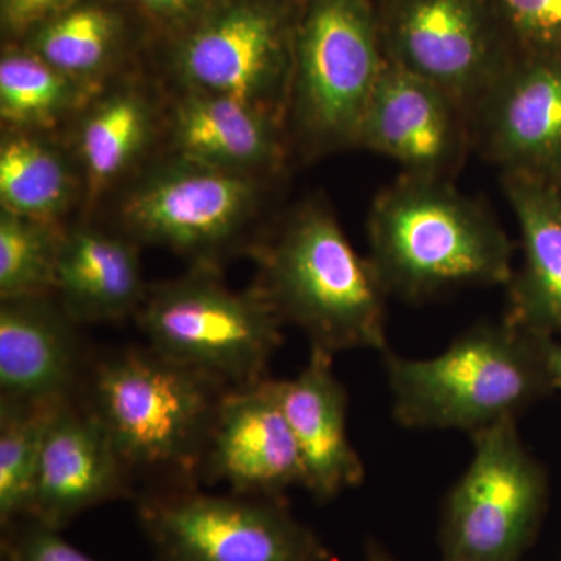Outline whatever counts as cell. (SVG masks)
Instances as JSON below:
<instances>
[{
	"label": "cell",
	"mask_w": 561,
	"mask_h": 561,
	"mask_svg": "<svg viewBox=\"0 0 561 561\" xmlns=\"http://www.w3.org/2000/svg\"><path fill=\"white\" fill-rule=\"evenodd\" d=\"M504 190L522 230L524 262L511 283L505 320L538 335L561 334V187L504 173Z\"/></svg>",
	"instance_id": "obj_18"
},
{
	"label": "cell",
	"mask_w": 561,
	"mask_h": 561,
	"mask_svg": "<svg viewBox=\"0 0 561 561\" xmlns=\"http://www.w3.org/2000/svg\"><path fill=\"white\" fill-rule=\"evenodd\" d=\"M365 561H400L391 556L389 549L375 540V538H368L367 545H365Z\"/></svg>",
	"instance_id": "obj_32"
},
{
	"label": "cell",
	"mask_w": 561,
	"mask_h": 561,
	"mask_svg": "<svg viewBox=\"0 0 561 561\" xmlns=\"http://www.w3.org/2000/svg\"><path fill=\"white\" fill-rule=\"evenodd\" d=\"M522 49L561 47V0H493Z\"/></svg>",
	"instance_id": "obj_27"
},
{
	"label": "cell",
	"mask_w": 561,
	"mask_h": 561,
	"mask_svg": "<svg viewBox=\"0 0 561 561\" xmlns=\"http://www.w3.org/2000/svg\"><path fill=\"white\" fill-rule=\"evenodd\" d=\"M81 0H0V32L5 44L21 43L44 21Z\"/></svg>",
	"instance_id": "obj_29"
},
{
	"label": "cell",
	"mask_w": 561,
	"mask_h": 561,
	"mask_svg": "<svg viewBox=\"0 0 561 561\" xmlns=\"http://www.w3.org/2000/svg\"><path fill=\"white\" fill-rule=\"evenodd\" d=\"M443 561H478V560L456 559V557H443Z\"/></svg>",
	"instance_id": "obj_33"
},
{
	"label": "cell",
	"mask_w": 561,
	"mask_h": 561,
	"mask_svg": "<svg viewBox=\"0 0 561 561\" xmlns=\"http://www.w3.org/2000/svg\"><path fill=\"white\" fill-rule=\"evenodd\" d=\"M203 478L242 496L279 500L305 482L297 442L284 415L278 381L271 378L225 391L208 445Z\"/></svg>",
	"instance_id": "obj_13"
},
{
	"label": "cell",
	"mask_w": 561,
	"mask_h": 561,
	"mask_svg": "<svg viewBox=\"0 0 561 561\" xmlns=\"http://www.w3.org/2000/svg\"><path fill=\"white\" fill-rule=\"evenodd\" d=\"M172 136L180 157L224 171L254 173L279 164V135L267 110L187 90L173 108Z\"/></svg>",
	"instance_id": "obj_20"
},
{
	"label": "cell",
	"mask_w": 561,
	"mask_h": 561,
	"mask_svg": "<svg viewBox=\"0 0 561 561\" xmlns=\"http://www.w3.org/2000/svg\"><path fill=\"white\" fill-rule=\"evenodd\" d=\"M228 389L150 346L128 348L94 368L88 409L108 432L125 471L198 474Z\"/></svg>",
	"instance_id": "obj_4"
},
{
	"label": "cell",
	"mask_w": 561,
	"mask_h": 561,
	"mask_svg": "<svg viewBox=\"0 0 561 561\" xmlns=\"http://www.w3.org/2000/svg\"><path fill=\"white\" fill-rule=\"evenodd\" d=\"M542 362L551 387L561 389V342L541 337Z\"/></svg>",
	"instance_id": "obj_31"
},
{
	"label": "cell",
	"mask_w": 561,
	"mask_h": 561,
	"mask_svg": "<svg viewBox=\"0 0 561 561\" xmlns=\"http://www.w3.org/2000/svg\"><path fill=\"white\" fill-rule=\"evenodd\" d=\"M260 289L311 348L389 350L387 291L319 202L302 206L261 254Z\"/></svg>",
	"instance_id": "obj_3"
},
{
	"label": "cell",
	"mask_w": 561,
	"mask_h": 561,
	"mask_svg": "<svg viewBox=\"0 0 561 561\" xmlns=\"http://www.w3.org/2000/svg\"><path fill=\"white\" fill-rule=\"evenodd\" d=\"M149 102L135 88H122L95 103L81 121L77 150L91 197L138 160L151 136Z\"/></svg>",
	"instance_id": "obj_23"
},
{
	"label": "cell",
	"mask_w": 561,
	"mask_h": 561,
	"mask_svg": "<svg viewBox=\"0 0 561 561\" xmlns=\"http://www.w3.org/2000/svg\"><path fill=\"white\" fill-rule=\"evenodd\" d=\"M62 232L57 224L0 213V300L55 291Z\"/></svg>",
	"instance_id": "obj_26"
},
{
	"label": "cell",
	"mask_w": 561,
	"mask_h": 561,
	"mask_svg": "<svg viewBox=\"0 0 561 561\" xmlns=\"http://www.w3.org/2000/svg\"><path fill=\"white\" fill-rule=\"evenodd\" d=\"M386 60L474 110L513 58L493 0H378Z\"/></svg>",
	"instance_id": "obj_10"
},
{
	"label": "cell",
	"mask_w": 561,
	"mask_h": 561,
	"mask_svg": "<svg viewBox=\"0 0 561 561\" xmlns=\"http://www.w3.org/2000/svg\"><path fill=\"white\" fill-rule=\"evenodd\" d=\"M334 354L311 348L295 378L278 381L284 415L300 453L305 482L317 501H331L365 478L348 434V397L332 367Z\"/></svg>",
	"instance_id": "obj_16"
},
{
	"label": "cell",
	"mask_w": 561,
	"mask_h": 561,
	"mask_svg": "<svg viewBox=\"0 0 561 561\" xmlns=\"http://www.w3.org/2000/svg\"><path fill=\"white\" fill-rule=\"evenodd\" d=\"M62 404L0 400L2 529L31 516L44 440L55 412Z\"/></svg>",
	"instance_id": "obj_25"
},
{
	"label": "cell",
	"mask_w": 561,
	"mask_h": 561,
	"mask_svg": "<svg viewBox=\"0 0 561 561\" xmlns=\"http://www.w3.org/2000/svg\"><path fill=\"white\" fill-rule=\"evenodd\" d=\"M463 113L440 88L387 61L356 147L397 161L405 175L446 180L463 157Z\"/></svg>",
	"instance_id": "obj_14"
},
{
	"label": "cell",
	"mask_w": 561,
	"mask_h": 561,
	"mask_svg": "<svg viewBox=\"0 0 561 561\" xmlns=\"http://www.w3.org/2000/svg\"><path fill=\"white\" fill-rule=\"evenodd\" d=\"M474 110L483 149L504 173L561 187V47L513 55Z\"/></svg>",
	"instance_id": "obj_12"
},
{
	"label": "cell",
	"mask_w": 561,
	"mask_h": 561,
	"mask_svg": "<svg viewBox=\"0 0 561 561\" xmlns=\"http://www.w3.org/2000/svg\"><path fill=\"white\" fill-rule=\"evenodd\" d=\"M375 0H302L295 31L291 114L317 149L356 147L387 60Z\"/></svg>",
	"instance_id": "obj_6"
},
{
	"label": "cell",
	"mask_w": 561,
	"mask_h": 561,
	"mask_svg": "<svg viewBox=\"0 0 561 561\" xmlns=\"http://www.w3.org/2000/svg\"><path fill=\"white\" fill-rule=\"evenodd\" d=\"M124 465L90 409L65 402L47 430L31 518L61 530L76 516L119 496Z\"/></svg>",
	"instance_id": "obj_15"
},
{
	"label": "cell",
	"mask_w": 561,
	"mask_h": 561,
	"mask_svg": "<svg viewBox=\"0 0 561 561\" xmlns=\"http://www.w3.org/2000/svg\"><path fill=\"white\" fill-rule=\"evenodd\" d=\"M516 419L471 435L467 471L446 497L443 557L519 561L540 529L546 478L519 438Z\"/></svg>",
	"instance_id": "obj_8"
},
{
	"label": "cell",
	"mask_w": 561,
	"mask_h": 561,
	"mask_svg": "<svg viewBox=\"0 0 561 561\" xmlns=\"http://www.w3.org/2000/svg\"><path fill=\"white\" fill-rule=\"evenodd\" d=\"M260 181L179 157L136 184L122 219L133 238L190 254L209 267L260 202Z\"/></svg>",
	"instance_id": "obj_11"
},
{
	"label": "cell",
	"mask_w": 561,
	"mask_h": 561,
	"mask_svg": "<svg viewBox=\"0 0 561 561\" xmlns=\"http://www.w3.org/2000/svg\"><path fill=\"white\" fill-rule=\"evenodd\" d=\"M302 0H214L175 35L161 38L187 90L228 95L271 111L289 90Z\"/></svg>",
	"instance_id": "obj_7"
},
{
	"label": "cell",
	"mask_w": 561,
	"mask_h": 561,
	"mask_svg": "<svg viewBox=\"0 0 561 561\" xmlns=\"http://www.w3.org/2000/svg\"><path fill=\"white\" fill-rule=\"evenodd\" d=\"M138 515L154 561H331L279 500L181 489L142 497Z\"/></svg>",
	"instance_id": "obj_9"
},
{
	"label": "cell",
	"mask_w": 561,
	"mask_h": 561,
	"mask_svg": "<svg viewBox=\"0 0 561 561\" xmlns=\"http://www.w3.org/2000/svg\"><path fill=\"white\" fill-rule=\"evenodd\" d=\"M3 530L2 561H95L66 541L60 530L31 516Z\"/></svg>",
	"instance_id": "obj_28"
},
{
	"label": "cell",
	"mask_w": 561,
	"mask_h": 561,
	"mask_svg": "<svg viewBox=\"0 0 561 561\" xmlns=\"http://www.w3.org/2000/svg\"><path fill=\"white\" fill-rule=\"evenodd\" d=\"M136 319L151 350L230 389L267 378L283 343L284 320L264 291H232L209 267L149 289Z\"/></svg>",
	"instance_id": "obj_5"
},
{
	"label": "cell",
	"mask_w": 561,
	"mask_h": 561,
	"mask_svg": "<svg viewBox=\"0 0 561 561\" xmlns=\"http://www.w3.org/2000/svg\"><path fill=\"white\" fill-rule=\"evenodd\" d=\"M393 415L409 430L472 435L516 419L551 387L541 337L511 321L482 323L430 359L383 351Z\"/></svg>",
	"instance_id": "obj_2"
},
{
	"label": "cell",
	"mask_w": 561,
	"mask_h": 561,
	"mask_svg": "<svg viewBox=\"0 0 561 561\" xmlns=\"http://www.w3.org/2000/svg\"><path fill=\"white\" fill-rule=\"evenodd\" d=\"M138 249L95 228L62 232L55 294L77 323H101L138 313L147 297Z\"/></svg>",
	"instance_id": "obj_19"
},
{
	"label": "cell",
	"mask_w": 561,
	"mask_h": 561,
	"mask_svg": "<svg viewBox=\"0 0 561 561\" xmlns=\"http://www.w3.org/2000/svg\"><path fill=\"white\" fill-rule=\"evenodd\" d=\"M160 38L175 35L208 9L214 0H130Z\"/></svg>",
	"instance_id": "obj_30"
},
{
	"label": "cell",
	"mask_w": 561,
	"mask_h": 561,
	"mask_svg": "<svg viewBox=\"0 0 561 561\" xmlns=\"http://www.w3.org/2000/svg\"><path fill=\"white\" fill-rule=\"evenodd\" d=\"M77 321L49 295L0 305V400H72L81 371Z\"/></svg>",
	"instance_id": "obj_17"
},
{
	"label": "cell",
	"mask_w": 561,
	"mask_h": 561,
	"mask_svg": "<svg viewBox=\"0 0 561 561\" xmlns=\"http://www.w3.org/2000/svg\"><path fill=\"white\" fill-rule=\"evenodd\" d=\"M146 33L157 35L130 0H81L16 44L92 87L117 68Z\"/></svg>",
	"instance_id": "obj_21"
},
{
	"label": "cell",
	"mask_w": 561,
	"mask_h": 561,
	"mask_svg": "<svg viewBox=\"0 0 561 561\" xmlns=\"http://www.w3.org/2000/svg\"><path fill=\"white\" fill-rule=\"evenodd\" d=\"M91 87L70 79L21 44H3L0 116L13 130L51 127L80 108Z\"/></svg>",
	"instance_id": "obj_24"
},
{
	"label": "cell",
	"mask_w": 561,
	"mask_h": 561,
	"mask_svg": "<svg viewBox=\"0 0 561 561\" xmlns=\"http://www.w3.org/2000/svg\"><path fill=\"white\" fill-rule=\"evenodd\" d=\"M79 180L68 158L49 140L11 130L0 144L2 209L57 224L76 201Z\"/></svg>",
	"instance_id": "obj_22"
},
{
	"label": "cell",
	"mask_w": 561,
	"mask_h": 561,
	"mask_svg": "<svg viewBox=\"0 0 561 561\" xmlns=\"http://www.w3.org/2000/svg\"><path fill=\"white\" fill-rule=\"evenodd\" d=\"M370 262L387 294L404 300L474 286H507L511 239L482 203L446 180L404 175L368 220Z\"/></svg>",
	"instance_id": "obj_1"
}]
</instances>
